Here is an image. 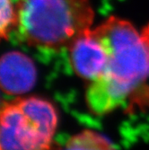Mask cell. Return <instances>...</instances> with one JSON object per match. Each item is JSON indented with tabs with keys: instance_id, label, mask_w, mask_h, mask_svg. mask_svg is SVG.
<instances>
[{
	"instance_id": "obj_7",
	"label": "cell",
	"mask_w": 149,
	"mask_h": 150,
	"mask_svg": "<svg viewBox=\"0 0 149 150\" xmlns=\"http://www.w3.org/2000/svg\"><path fill=\"white\" fill-rule=\"evenodd\" d=\"M17 25V12L16 4L12 0H1L0 16V35L4 40H8L11 33L16 31Z\"/></svg>"
},
{
	"instance_id": "obj_5",
	"label": "cell",
	"mask_w": 149,
	"mask_h": 150,
	"mask_svg": "<svg viewBox=\"0 0 149 150\" xmlns=\"http://www.w3.org/2000/svg\"><path fill=\"white\" fill-rule=\"evenodd\" d=\"M37 69L32 59L18 50L5 53L0 62L1 89L7 95H23L34 86Z\"/></svg>"
},
{
	"instance_id": "obj_6",
	"label": "cell",
	"mask_w": 149,
	"mask_h": 150,
	"mask_svg": "<svg viewBox=\"0 0 149 150\" xmlns=\"http://www.w3.org/2000/svg\"><path fill=\"white\" fill-rule=\"evenodd\" d=\"M60 150H117L113 144L102 134L84 130L71 137Z\"/></svg>"
},
{
	"instance_id": "obj_2",
	"label": "cell",
	"mask_w": 149,
	"mask_h": 150,
	"mask_svg": "<svg viewBox=\"0 0 149 150\" xmlns=\"http://www.w3.org/2000/svg\"><path fill=\"white\" fill-rule=\"evenodd\" d=\"M16 34L29 47L50 50L67 49L93 28L94 10L90 0H17Z\"/></svg>"
},
{
	"instance_id": "obj_1",
	"label": "cell",
	"mask_w": 149,
	"mask_h": 150,
	"mask_svg": "<svg viewBox=\"0 0 149 150\" xmlns=\"http://www.w3.org/2000/svg\"><path fill=\"white\" fill-rule=\"evenodd\" d=\"M105 48L102 75L88 84L85 101L95 115L113 112L129 101L149 79V23L138 29L129 21L110 16L94 27Z\"/></svg>"
},
{
	"instance_id": "obj_3",
	"label": "cell",
	"mask_w": 149,
	"mask_h": 150,
	"mask_svg": "<svg viewBox=\"0 0 149 150\" xmlns=\"http://www.w3.org/2000/svg\"><path fill=\"white\" fill-rule=\"evenodd\" d=\"M59 122L55 106L38 96L2 103L0 150H50Z\"/></svg>"
},
{
	"instance_id": "obj_4",
	"label": "cell",
	"mask_w": 149,
	"mask_h": 150,
	"mask_svg": "<svg viewBox=\"0 0 149 150\" xmlns=\"http://www.w3.org/2000/svg\"><path fill=\"white\" fill-rule=\"evenodd\" d=\"M66 50L72 69L80 78L90 84L102 75L107 61L106 50L93 28L77 36Z\"/></svg>"
}]
</instances>
